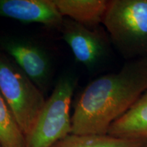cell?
Masks as SVG:
<instances>
[{
	"label": "cell",
	"instance_id": "1",
	"mask_svg": "<svg viewBox=\"0 0 147 147\" xmlns=\"http://www.w3.org/2000/svg\"><path fill=\"white\" fill-rule=\"evenodd\" d=\"M147 91V57L99 77L82 93L71 117V134L106 135L111 125Z\"/></svg>",
	"mask_w": 147,
	"mask_h": 147
},
{
	"label": "cell",
	"instance_id": "2",
	"mask_svg": "<svg viewBox=\"0 0 147 147\" xmlns=\"http://www.w3.org/2000/svg\"><path fill=\"white\" fill-rule=\"evenodd\" d=\"M76 78L64 74L57 82L45 107L25 136V147H52L71 134L69 110Z\"/></svg>",
	"mask_w": 147,
	"mask_h": 147
},
{
	"label": "cell",
	"instance_id": "3",
	"mask_svg": "<svg viewBox=\"0 0 147 147\" xmlns=\"http://www.w3.org/2000/svg\"><path fill=\"white\" fill-rule=\"evenodd\" d=\"M102 23L124 56L147 53V0L109 1Z\"/></svg>",
	"mask_w": 147,
	"mask_h": 147
},
{
	"label": "cell",
	"instance_id": "4",
	"mask_svg": "<svg viewBox=\"0 0 147 147\" xmlns=\"http://www.w3.org/2000/svg\"><path fill=\"white\" fill-rule=\"evenodd\" d=\"M0 93L26 136L45 107L44 93L13 60L0 52Z\"/></svg>",
	"mask_w": 147,
	"mask_h": 147
},
{
	"label": "cell",
	"instance_id": "5",
	"mask_svg": "<svg viewBox=\"0 0 147 147\" xmlns=\"http://www.w3.org/2000/svg\"><path fill=\"white\" fill-rule=\"evenodd\" d=\"M1 46L37 87L43 93L47 91L52 75V63L45 49L22 38H6L1 41Z\"/></svg>",
	"mask_w": 147,
	"mask_h": 147
},
{
	"label": "cell",
	"instance_id": "6",
	"mask_svg": "<svg viewBox=\"0 0 147 147\" xmlns=\"http://www.w3.org/2000/svg\"><path fill=\"white\" fill-rule=\"evenodd\" d=\"M60 29L76 60L87 68L95 69L107 57L108 44L100 31L91 29L69 18L63 20Z\"/></svg>",
	"mask_w": 147,
	"mask_h": 147
},
{
	"label": "cell",
	"instance_id": "7",
	"mask_svg": "<svg viewBox=\"0 0 147 147\" xmlns=\"http://www.w3.org/2000/svg\"><path fill=\"white\" fill-rule=\"evenodd\" d=\"M0 16L59 28L64 20L53 0H0Z\"/></svg>",
	"mask_w": 147,
	"mask_h": 147
},
{
	"label": "cell",
	"instance_id": "8",
	"mask_svg": "<svg viewBox=\"0 0 147 147\" xmlns=\"http://www.w3.org/2000/svg\"><path fill=\"white\" fill-rule=\"evenodd\" d=\"M107 134L119 138L147 140V91L111 125Z\"/></svg>",
	"mask_w": 147,
	"mask_h": 147
},
{
	"label": "cell",
	"instance_id": "9",
	"mask_svg": "<svg viewBox=\"0 0 147 147\" xmlns=\"http://www.w3.org/2000/svg\"><path fill=\"white\" fill-rule=\"evenodd\" d=\"M63 17L87 27L103 23L109 1L106 0H53Z\"/></svg>",
	"mask_w": 147,
	"mask_h": 147
},
{
	"label": "cell",
	"instance_id": "10",
	"mask_svg": "<svg viewBox=\"0 0 147 147\" xmlns=\"http://www.w3.org/2000/svg\"><path fill=\"white\" fill-rule=\"evenodd\" d=\"M147 140H128L106 135L70 134L52 147H144Z\"/></svg>",
	"mask_w": 147,
	"mask_h": 147
},
{
	"label": "cell",
	"instance_id": "11",
	"mask_svg": "<svg viewBox=\"0 0 147 147\" xmlns=\"http://www.w3.org/2000/svg\"><path fill=\"white\" fill-rule=\"evenodd\" d=\"M0 146L25 147V138L17 121L0 93Z\"/></svg>",
	"mask_w": 147,
	"mask_h": 147
},
{
	"label": "cell",
	"instance_id": "12",
	"mask_svg": "<svg viewBox=\"0 0 147 147\" xmlns=\"http://www.w3.org/2000/svg\"><path fill=\"white\" fill-rule=\"evenodd\" d=\"M144 147H147V142H146V144H145V145L144 146Z\"/></svg>",
	"mask_w": 147,
	"mask_h": 147
}]
</instances>
